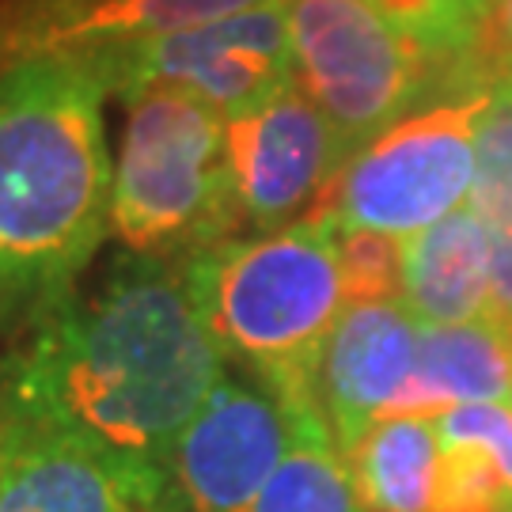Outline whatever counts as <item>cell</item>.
Here are the masks:
<instances>
[{"label":"cell","mask_w":512,"mask_h":512,"mask_svg":"<svg viewBox=\"0 0 512 512\" xmlns=\"http://www.w3.org/2000/svg\"><path fill=\"white\" fill-rule=\"evenodd\" d=\"M433 512H512L509 482L486 444L467 437H440Z\"/></svg>","instance_id":"19"},{"label":"cell","mask_w":512,"mask_h":512,"mask_svg":"<svg viewBox=\"0 0 512 512\" xmlns=\"http://www.w3.org/2000/svg\"><path fill=\"white\" fill-rule=\"evenodd\" d=\"M478 167L471 209L486 220L494 239L490 270V319L512 330V73L486 84V107L478 118Z\"/></svg>","instance_id":"16"},{"label":"cell","mask_w":512,"mask_h":512,"mask_svg":"<svg viewBox=\"0 0 512 512\" xmlns=\"http://www.w3.org/2000/svg\"><path fill=\"white\" fill-rule=\"evenodd\" d=\"M368 512H433L440 437L429 418H384L346 456Z\"/></svg>","instance_id":"15"},{"label":"cell","mask_w":512,"mask_h":512,"mask_svg":"<svg viewBox=\"0 0 512 512\" xmlns=\"http://www.w3.org/2000/svg\"><path fill=\"white\" fill-rule=\"evenodd\" d=\"M247 512H368L323 410L300 414L289 456Z\"/></svg>","instance_id":"18"},{"label":"cell","mask_w":512,"mask_h":512,"mask_svg":"<svg viewBox=\"0 0 512 512\" xmlns=\"http://www.w3.org/2000/svg\"><path fill=\"white\" fill-rule=\"evenodd\" d=\"M440 437H467L478 440L494 452L501 475L512 490V403H471L456 406L448 414L433 418Z\"/></svg>","instance_id":"21"},{"label":"cell","mask_w":512,"mask_h":512,"mask_svg":"<svg viewBox=\"0 0 512 512\" xmlns=\"http://www.w3.org/2000/svg\"><path fill=\"white\" fill-rule=\"evenodd\" d=\"M224 164L239 220L255 232L296 224L323 202L346 164L327 114L296 84L224 118Z\"/></svg>","instance_id":"9"},{"label":"cell","mask_w":512,"mask_h":512,"mask_svg":"<svg viewBox=\"0 0 512 512\" xmlns=\"http://www.w3.org/2000/svg\"><path fill=\"white\" fill-rule=\"evenodd\" d=\"M183 270L224 361L293 410H323L319 361L349 308L334 220L308 213L274 232L224 239L183 258Z\"/></svg>","instance_id":"3"},{"label":"cell","mask_w":512,"mask_h":512,"mask_svg":"<svg viewBox=\"0 0 512 512\" xmlns=\"http://www.w3.org/2000/svg\"><path fill=\"white\" fill-rule=\"evenodd\" d=\"M482 57H486V73H490V80L501 73H512V0H494Z\"/></svg>","instance_id":"22"},{"label":"cell","mask_w":512,"mask_h":512,"mask_svg":"<svg viewBox=\"0 0 512 512\" xmlns=\"http://www.w3.org/2000/svg\"><path fill=\"white\" fill-rule=\"evenodd\" d=\"M471 403H512V330L490 315L421 327L418 365L391 418L433 421Z\"/></svg>","instance_id":"14"},{"label":"cell","mask_w":512,"mask_h":512,"mask_svg":"<svg viewBox=\"0 0 512 512\" xmlns=\"http://www.w3.org/2000/svg\"><path fill=\"white\" fill-rule=\"evenodd\" d=\"M403 308L418 327L471 323L490 311L494 239L471 202L399 243Z\"/></svg>","instance_id":"13"},{"label":"cell","mask_w":512,"mask_h":512,"mask_svg":"<svg viewBox=\"0 0 512 512\" xmlns=\"http://www.w3.org/2000/svg\"><path fill=\"white\" fill-rule=\"evenodd\" d=\"M342 266H346L349 304L357 300H399L403 296V255L399 239L372 232H342Z\"/></svg>","instance_id":"20"},{"label":"cell","mask_w":512,"mask_h":512,"mask_svg":"<svg viewBox=\"0 0 512 512\" xmlns=\"http://www.w3.org/2000/svg\"><path fill=\"white\" fill-rule=\"evenodd\" d=\"M107 88L84 54L0 80V327L27 330L80 285L110 232Z\"/></svg>","instance_id":"2"},{"label":"cell","mask_w":512,"mask_h":512,"mask_svg":"<svg viewBox=\"0 0 512 512\" xmlns=\"http://www.w3.org/2000/svg\"><path fill=\"white\" fill-rule=\"evenodd\" d=\"M224 376L183 262L122 251L23 334L0 365V406L92 448L152 512L167 459Z\"/></svg>","instance_id":"1"},{"label":"cell","mask_w":512,"mask_h":512,"mask_svg":"<svg viewBox=\"0 0 512 512\" xmlns=\"http://www.w3.org/2000/svg\"><path fill=\"white\" fill-rule=\"evenodd\" d=\"M19 57L16 50H12V42H8V31H4V23H0V80H4V73L16 65Z\"/></svg>","instance_id":"23"},{"label":"cell","mask_w":512,"mask_h":512,"mask_svg":"<svg viewBox=\"0 0 512 512\" xmlns=\"http://www.w3.org/2000/svg\"><path fill=\"white\" fill-rule=\"evenodd\" d=\"M296 88L327 114L346 160L387 126L463 95L368 0H285Z\"/></svg>","instance_id":"5"},{"label":"cell","mask_w":512,"mask_h":512,"mask_svg":"<svg viewBox=\"0 0 512 512\" xmlns=\"http://www.w3.org/2000/svg\"><path fill=\"white\" fill-rule=\"evenodd\" d=\"M300 414L251 376H224L167 459L152 512H247L289 456Z\"/></svg>","instance_id":"8"},{"label":"cell","mask_w":512,"mask_h":512,"mask_svg":"<svg viewBox=\"0 0 512 512\" xmlns=\"http://www.w3.org/2000/svg\"><path fill=\"white\" fill-rule=\"evenodd\" d=\"M0 512H148L103 456L0 406Z\"/></svg>","instance_id":"11"},{"label":"cell","mask_w":512,"mask_h":512,"mask_svg":"<svg viewBox=\"0 0 512 512\" xmlns=\"http://www.w3.org/2000/svg\"><path fill=\"white\" fill-rule=\"evenodd\" d=\"M73 54L88 57L110 95L126 99L141 88H175L209 103L224 118L296 84L285 0L175 35L110 42Z\"/></svg>","instance_id":"7"},{"label":"cell","mask_w":512,"mask_h":512,"mask_svg":"<svg viewBox=\"0 0 512 512\" xmlns=\"http://www.w3.org/2000/svg\"><path fill=\"white\" fill-rule=\"evenodd\" d=\"M122 103L110 186V232L122 251L183 262L236 239L243 220L224 164V114L175 88H141Z\"/></svg>","instance_id":"4"},{"label":"cell","mask_w":512,"mask_h":512,"mask_svg":"<svg viewBox=\"0 0 512 512\" xmlns=\"http://www.w3.org/2000/svg\"><path fill=\"white\" fill-rule=\"evenodd\" d=\"M418 342L421 327L403 300H357L342 311L319 361V406L342 456L391 418L418 365Z\"/></svg>","instance_id":"10"},{"label":"cell","mask_w":512,"mask_h":512,"mask_svg":"<svg viewBox=\"0 0 512 512\" xmlns=\"http://www.w3.org/2000/svg\"><path fill=\"white\" fill-rule=\"evenodd\" d=\"M27 4H35V0H0V19L16 16L19 8H27Z\"/></svg>","instance_id":"24"},{"label":"cell","mask_w":512,"mask_h":512,"mask_svg":"<svg viewBox=\"0 0 512 512\" xmlns=\"http://www.w3.org/2000/svg\"><path fill=\"white\" fill-rule=\"evenodd\" d=\"M274 0H35L4 16L19 61L38 54H73L110 42H137L251 12Z\"/></svg>","instance_id":"12"},{"label":"cell","mask_w":512,"mask_h":512,"mask_svg":"<svg viewBox=\"0 0 512 512\" xmlns=\"http://www.w3.org/2000/svg\"><path fill=\"white\" fill-rule=\"evenodd\" d=\"M486 88L414 110L349 156L327 186L319 217L342 232L410 239L471 202L478 118Z\"/></svg>","instance_id":"6"},{"label":"cell","mask_w":512,"mask_h":512,"mask_svg":"<svg viewBox=\"0 0 512 512\" xmlns=\"http://www.w3.org/2000/svg\"><path fill=\"white\" fill-rule=\"evenodd\" d=\"M399 35L425 54L456 92H478L486 73V27L494 0H368Z\"/></svg>","instance_id":"17"}]
</instances>
